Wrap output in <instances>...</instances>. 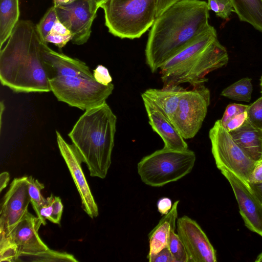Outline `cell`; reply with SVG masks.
I'll return each instance as SVG.
<instances>
[{
  "label": "cell",
  "instance_id": "22",
  "mask_svg": "<svg viewBox=\"0 0 262 262\" xmlns=\"http://www.w3.org/2000/svg\"><path fill=\"white\" fill-rule=\"evenodd\" d=\"M252 91L251 79L246 77L224 89L221 95L234 100L249 102L251 100Z\"/></svg>",
  "mask_w": 262,
  "mask_h": 262
},
{
  "label": "cell",
  "instance_id": "34",
  "mask_svg": "<svg viewBox=\"0 0 262 262\" xmlns=\"http://www.w3.org/2000/svg\"><path fill=\"white\" fill-rule=\"evenodd\" d=\"M149 262H174L168 247L163 248L155 254L147 255Z\"/></svg>",
  "mask_w": 262,
  "mask_h": 262
},
{
  "label": "cell",
  "instance_id": "19",
  "mask_svg": "<svg viewBox=\"0 0 262 262\" xmlns=\"http://www.w3.org/2000/svg\"><path fill=\"white\" fill-rule=\"evenodd\" d=\"M179 203V200L174 202L169 212L164 215L149 233V250L148 255L156 254L168 247L170 232L176 228Z\"/></svg>",
  "mask_w": 262,
  "mask_h": 262
},
{
  "label": "cell",
  "instance_id": "32",
  "mask_svg": "<svg viewBox=\"0 0 262 262\" xmlns=\"http://www.w3.org/2000/svg\"><path fill=\"white\" fill-rule=\"evenodd\" d=\"M93 74L95 80L102 85H107L112 83V78L108 69L102 65H98Z\"/></svg>",
  "mask_w": 262,
  "mask_h": 262
},
{
  "label": "cell",
  "instance_id": "28",
  "mask_svg": "<svg viewBox=\"0 0 262 262\" xmlns=\"http://www.w3.org/2000/svg\"><path fill=\"white\" fill-rule=\"evenodd\" d=\"M207 7L209 10L225 19H228L231 12H234L229 0H208Z\"/></svg>",
  "mask_w": 262,
  "mask_h": 262
},
{
  "label": "cell",
  "instance_id": "10",
  "mask_svg": "<svg viewBox=\"0 0 262 262\" xmlns=\"http://www.w3.org/2000/svg\"><path fill=\"white\" fill-rule=\"evenodd\" d=\"M55 8L59 20L72 34V42L77 45L86 43L91 36L92 24L98 9L93 1L77 0Z\"/></svg>",
  "mask_w": 262,
  "mask_h": 262
},
{
  "label": "cell",
  "instance_id": "39",
  "mask_svg": "<svg viewBox=\"0 0 262 262\" xmlns=\"http://www.w3.org/2000/svg\"><path fill=\"white\" fill-rule=\"evenodd\" d=\"M51 32L63 35L72 34L69 29L59 20V19L55 22Z\"/></svg>",
  "mask_w": 262,
  "mask_h": 262
},
{
  "label": "cell",
  "instance_id": "23",
  "mask_svg": "<svg viewBox=\"0 0 262 262\" xmlns=\"http://www.w3.org/2000/svg\"><path fill=\"white\" fill-rule=\"evenodd\" d=\"M27 180L30 203L37 216L39 214L40 208L46 200L41 194V190L44 188L45 186L32 176L28 177Z\"/></svg>",
  "mask_w": 262,
  "mask_h": 262
},
{
  "label": "cell",
  "instance_id": "6",
  "mask_svg": "<svg viewBox=\"0 0 262 262\" xmlns=\"http://www.w3.org/2000/svg\"><path fill=\"white\" fill-rule=\"evenodd\" d=\"M100 8L109 32L121 39L140 38L156 19V0H106Z\"/></svg>",
  "mask_w": 262,
  "mask_h": 262
},
{
  "label": "cell",
  "instance_id": "26",
  "mask_svg": "<svg viewBox=\"0 0 262 262\" xmlns=\"http://www.w3.org/2000/svg\"><path fill=\"white\" fill-rule=\"evenodd\" d=\"M168 247L174 262L189 261L186 248L178 234L175 233V230L170 232Z\"/></svg>",
  "mask_w": 262,
  "mask_h": 262
},
{
  "label": "cell",
  "instance_id": "5",
  "mask_svg": "<svg viewBox=\"0 0 262 262\" xmlns=\"http://www.w3.org/2000/svg\"><path fill=\"white\" fill-rule=\"evenodd\" d=\"M49 84L58 101L85 111L106 102L114 88L112 83L98 82L89 67L79 59L59 67Z\"/></svg>",
  "mask_w": 262,
  "mask_h": 262
},
{
  "label": "cell",
  "instance_id": "48",
  "mask_svg": "<svg viewBox=\"0 0 262 262\" xmlns=\"http://www.w3.org/2000/svg\"></svg>",
  "mask_w": 262,
  "mask_h": 262
},
{
  "label": "cell",
  "instance_id": "17",
  "mask_svg": "<svg viewBox=\"0 0 262 262\" xmlns=\"http://www.w3.org/2000/svg\"><path fill=\"white\" fill-rule=\"evenodd\" d=\"M185 90L180 85L163 87L161 89H148L141 94V97L155 105L171 123Z\"/></svg>",
  "mask_w": 262,
  "mask_h": 262
},
{
  "label": "cell",
  "instance_id": "9",
  "mask_svg": "<svg viewBox=\"0 0 262 262\" xmlns=\"http://www.w3.org/2000/svg\"><path fill=\"white\" fill-rule=\"evenodd\" d=\"M210 99V91L204 84L182 93L171 123L184 139L193 138L201 128Z\"/></svg>",
  "mask_w": 262,
  "mask_h": 262
},
{
  "label": "cell",
  "instance_id": "44",
  "mask_svg": "<svg viewBox=\"0 0 262 262\" xmlns=\"http://www.w3.org/2000/svg\"><path fill=\"white\" fill-rule=\"evenodd\" d=\"M93 2L94 3L95 5L98 9L100 8L101 5L104 3L106 0H92Z\"/></svg>",
  "mask_w": 262,
  "mask_h": 262
},
{
  "label": "cell",
  "instance_id": "8",
  "mask_svg": "<svg viewBox=\"0 0 262 262\" xmlns=\"http://www.w3.org/2000/svg\"><path fill=\"white\" fill-rule=\"evenodd\" d=\"M209 137L217 168L224 167L248 183L256 162L235 142L220 120H216L210 128Z\"/></svg>",
  "mask_w": 262,
  "mask_h": 262
},
{
  "label": "cell",
  "instance_id": "7",
  "mask_svg": "<svg viewBox=\"0 0 262 262\" xmlns=\"http://www.w3.org/2000/svg\"><path fill=\"white\" fill-rule=\"evenodd\" d=\"M196 160L190 150H174L163 147L143 157L137 164L141 181L155 187L177 181L189 173Z\"/></svg>",
  "mask_w": 262,
  "mask_h": 262
},
{
  "label": "cell",
  "instance_id": "12",
  "mask_svg": "<svg viewBox=\"0 0 262 262\" xmlns=\"http://www.w3.org/2000/svg\"><path fill=\"white\" fill-rule=\"evenodd\" d=\"M219 169L232 187L245 225L251 231L262 236L261 203L248 183L224 167Z\"/></svg>",
  "mask_w": 262,
  "mask_h": 262
},
{
  "label": "cell",
  "instance_id": "37",
  "mask_svg": "<svg viewBox=\"0 0 262 262\" xmlns=\"http://www.w3.org/2000/svg\"><path fill=\"white\" fill-rule=\"evenodd\" d=\"M157 206L158 212L161 215H166L172 208L171 200L167 197L162 198L158 201Z\"/></svg>",
  "mask_w": 262,
  "mask_h": 262
},
{
  "label": "cell",
  "instance_id": "45",
  "mask_svg": "<svg viewBox=\"0 0 262 262\" xmlns=\"http://www.w3.org/2000/svg\"><path fill=\"white\" fill-rule=\"evenodd\" d=\"M255 262H262V252L257 256Z\"/></svg>",
  "mask_w": 262,
  "mask_h": 262
},
{
  "label": "cell",
  "instance_id": "2",
  "mask_svg": "<svg viewBox=\"0 0 262 262\" xmlns=\"http://www.w3.org/2000/svg\"><path fill=\"white\" fill-rule=\"evenodd\" d=\"M35 25L19 20L0 52V81L17 93L49 92L51 88L42 43Z\"/></svg>",
  "mask_w": 262,
  "mask_h": 262
},
{
  "label": "cell",
  "instance_id": "11",
  "mask_svg": "<svg viewBox=\"0 0 262 262\" xmlns=\"http://www.w3.org/2000/svg\"><path fill=\"white\" fill-rule=\"evenodd\" d=\"M28 177L15 178L1 203L0 234L7 237L28 211Z\"/></svg>",
  "mask_w": 262,
  "mask_h": 262
},
{
  "label": "cell",
  "instance_id": "46",
  "mask_svg": "<svg viewBox=\"0 0 262 262\" xmlns=\"http://www.w3.org/2000/svg\"><path fill=\"white\" fill-rule=\"evenodd\" d=\"M260 89H261V93L262 94V75L261 76V78L260 79Z\"/></svg>",
  "mask_w": 262,
  "mask_h": 262
},
{
  "label": "cell",
  "instance_id": "43",
  "mask_svg": "<svg viewBox=\"0 0 262 262\" xmlns=\"http://www.w3.org/2000/svg\"><path fill=\"white\" fill-rule=\"evenodd\" d=\"M0 106H1V108H0V110H1V116H1V126H2V114L3 113V112L5 110V105H4L3 101H1Z\"/></svg>",
  "mask_w": 262,
  "mask_h": 262
},
{
  "label": "cell",
  "instance_id": "47",
  "mask_svg": "<svg viewBox=\"0 0 262 262\" xmlns=\"http://www.w3.org/2000/svg\"></svg>",
  "mask_w": 262,
  "mask_h": 262
},
{
  "label": "cell",
  "instance_id": "1",
  "mask_svg": "<svg viewBox=\"0 0 262 262\" xmlns=\"http://www.w3.org/2000/svg\"><path fill=\"white\" fill-rule=\"evenodd\" d=\"M209 11L205 1L182 0L156 18L145 49L152 73L209 27Z\"/></svg>",
  "mask_w": 262,
  "mask_h": 262
},
{
  "label": "cell",
  "instance_id": "4",
  "mask_svg": "<svg viewBox=\"0 0 262 262\" xmlns=\"http://www.w3.org/2000/svg\"><path fill=\"white\" fill-rule=\"evenodd\" d=\"M117 117L106 103L85 111L68 136L90 176L104 179L111 164Z\"/></svg>",
  "mask_w": 262,
  "mask_h": 262
},
{
  "label": "cell",
  "instance_id": "31",
  "mask_svg": "<svg viewBox=\"0 0 262 262\" xmlns=\"http://www.w3.org/2000/svg\"><path fill=\"white\" fill-rule=\"evenodd\" d=\"M54 198L55 196L51 194L46 199L45 202L40 208L37 217L40 219L43 226L46 225V220L52 222Z\"/></svg>",
  "mask_w": 262,
  "mask_h": 262
},
{
  "label": "cell",
  "instance_id": "38",
  "mask_svg": "<svg viewBox=\"0 0 262 262\" xmlns=\"http://www.w3.org/2000/svg\"><path fill=\"white\" fill-rule=\"evenodd\" d=\"M182 0H156V18L160 16L170 7Z\"/></svg>",
  "mask_w": 262,
  "mask_h": 262
},
{
  "label": "cell",
  "instance_id": "29",
  "mask_svg": "<svg viewBox=\"0 0 262 262\" xmlns=\"http://www.w3.org/2000/svg\"><path fill=\"white\" fill-rule=\"evenodd\" d=\"M247 120L254 126L262 129V96L249 105Z\"/></svg>",
  "mask_w": 262,
  "mask_h": 262
},
{
  "label": "cell",
  "instance_id": "13",
  "mask_svg": "<svg viewBox=\"0 0 262 262\" xmlns=\"http://www.w3.org/2000/svg\"><path fill=\"white\" fill-rule=\"evenodd\" d=\"M177 231L188 253L189 261L216 262L215 249L196 221L184 215L177 219Z\"/></svg>",
  "mask_w": 262,
  "mask_h": 262
},
{
  "label": "cell",
  "instance_id": "16",
  "mask_svg": "<svg viewBox=\"0 0 262 262\" xmlns=\"http://www.w3.org/2000/svg\"><path fill=\"white\" fill-rule=\"evenodd\" d=\"M142 98L147 114L148 122L152 130L162 139L164 144V147L174 150L188 149L184 139L170 121L152 103L145 98Z\"/></svg>",
  "mask_w": 262,
  "mask_h": 262
},
{
  "label": "cell",
  "instance_id": "14",
  "mask_svg": "<svg viewBox=\"0 0 262 262\" xmlns=\"http://www.w3.org/2000/svg\"><path fill=\"white\" fill-rule=\"evenodd\" d=\"M56 135L59 150L79 193L82 208L91 218L96 217L98 208L83 173L82 160L73 144L67 143L57 130Z\"/></svg>",
  "mask_w": 262,
  "mask_h": 262
},
{
  "label": "cell",
  "instance_id": "35",
  "mask_svg": "<svg viewBox=\"0 0 262 262\" xmlns=\"http://www.w3.org/2000/svg\"><path fill=\"white\" fill-rule=\"evenodd\" d=\"M262 183V160L257 162L248 180V184Z\"/></svg>",
  "mask_w": 262,
  "mask_h": 262
},
{
  "label": "cell",
  "instance_id": "15",
  "mask_svg": "<svg viewBox=\"0 0 262 262\" xmlns=\"http://www.w3.org/2000/svg\"><path fill=\"white\" fill-rule=\"evenodd\" d=\"M41 225L39 217L28 211L7 236L16 247L17 261L21 257L35 255L49 249L38 235Z\"/></svg>",
  "mask_w": 262,
  "mask_h": 262
},
{
  "label": "cell",
  "instance_id": "27",
  "mask_svg": "<svg viewBox=\"0 0 262 262\" xmlns=\"http://www.w3.org/2000/svg\"><path fill=\"white\" fill-rule=\"evenodd\" d=\"M0 235V261H17L18 257L15 245L8 237Z\"/></svg>",
  "mask_w": 262,
  "mask_h": 262
},
{
  "label": "cell",
  "instance_id": "25",
  "mask_svg": "<svg viewBox=\"0 0 262 262\" xmlns=\"http://www.w3.org/2000/svg\"><path fill=\"white\" fill-rule=\"evenodd\" d=\"M23 257H28V260L32 261H78L72 254L54 251L49 248L37 255Z\"/></svg>",
  "mask_w": 262,
  "mask_h": 262
},
{
  "label": "cell",
  "instance_id": "20",
  "mask_svg": "<svg viewBox=\"0 0 262 262\" xmlns=\"http://www.w3.org/2000/svg\"><path fill=\"white\" fill-rule=\"evenodd\" d=\"M19 0H0V48L7 41L19 21Z\"/></svg>",
  "mask_w": 262,
  "mask_h": 262
},
{
  "label": "cell",
  "instance_id": "40",
  "mask_svg": "<svg viewBox=\"0 0 262 262\" xmlns=\"http://www.w3.org/2000/svg\"><path fill=\"white\" fill-rule=\"evenodd\" d=\"M251 189L262 204V183L249 184Z\"/></svg>",
  "mask_w": 262,
  "mask_h": 262
},
{
  "label": "cell",
  "instance_id": "21",
  "mask_svg": "<svg viewBox=\"0 0 262 262\" xmlns=\"http://www.w3.org/2000/svg\"><path fill=\"white\" fill-rule=\"evenodd\" d=\"M239 20L262 32V0H229Z\"/></svg>",
  "mask_w": 262,
  "mask_h": 262
},
{
  "label": "cell",
  "instance_id": "33",
  "mask_svg": "<svg viewBox=\"0 0 262 262\" xmlns=\"http://www.w3.org/2000/svg\"><path fill=\"white\" fill-rule=\"evenodd\" d=\"M72 39V34L63 35L50 32L47 36L45 41L47 43H52L59 48H62L64 47L69 41H71Z\"/></svg>",
  "mask_w": 262,
  "mask_h": 262
},
{
  "label": "cell",
  "instance_id": "18",
  "mask_svg": "<svg viewBox=\"0 0 262 262\" xmlns=\"http://www.w3.org/2000/svg\"><path fill=\"white\" fill-rule=\"evenodd\" d=\"M235 142L254 161L262 160V129L247 119L239 127L229 132Z\"/></svg>",
  "mask_w": 262,
  "mask_h": 262
},
{
  "label": "cell",
  "instance_id": "3",
  "mask_svg": "<svg viewBox=\"0 0 262 262\" xmlns=\"http://www.w3.org/2000/svg\"><path fill=\"white\" fill-rule=\"evenodd\" d=\"M229 57L219 41L215 28L204 32L165 62L160 68L163 87L189 83L195 87L208 81V74L226 66Z\"/></svg>",
  "mask_w": 262,
  "mask_h": 262
},
{
  "label": "cell",
  "instance_id": "30",
  "mask_svg": "<svg viewBox=\"0 0 262 262\" xmlns=\"http://www.w3.org/2000/svg\"><path fill=\"white\" fill-rule=\"evenodd\" d=\"M249 105L231 103L229 104L220 121L222 124L235 118L247 111Z\"/></svg>",
  "mask_w": 262,
  "mask_h": 262
},
{
  "label": "cell",
  "instance_id": "42",
  "mask_svg": "<svg viewBox=\"0 0 262 262\" xmlns=\"http://www.w3.org/2000/svg\"><path fill=\"white\" fill-rule=\"evenodd\" d=\"M77 0H53V6L57 7L71 4Z\"/></svg>",
  "mask_w": 262,
  "mask_h": 262
},
{
  "label": "cell",
  "instance_id": "24",
  "mask_svg": "<svg viewBox=\"0 0 262 262\" xmlns=\"http://www.w3.org/2000/svg\"><path fill=\"white\" fill-rule=\"evenodd\" d=\"M58 19L56 8L53 6L48 10L39 22L35 25L36 31L41 40L46 42L47 36L51 32Z\"/></svg>",
  "mask_w": 262,
  "mask_h": 262
},
{
  "label": "cell",
  "instance_id": "36",
  "mask_svg": "<svg viewBox=\"0 0 262 262\" xmlns=\"http://www.w3.org/2000/svg\"><path fill=\"white\" fill-rule=\"evenodd\" d=\"M63 211V205L60 198L55 196L53 203L52 223L59 224L60 222Z\"/></svg>",
  "mask_w": 262,
  "mask_h": 262
},
{
  "label": "cell",
  "instance_id": "41",
  "mask_svg": "<svg viewBox=\"0 0 262 262\" xmlns=\"http://www.w3.org/2000/svg\"><path fill=\"white\" fill-rule=\"evenodd\" d=\"M10 176L9 174L7 172H2L0 175V191L5 188L9 181Z\"/></svg>",
  "mask_w": 262,
  "mask_h": 262
}]
</instances>
